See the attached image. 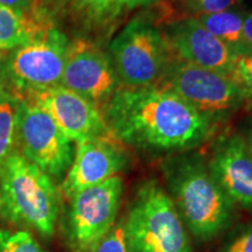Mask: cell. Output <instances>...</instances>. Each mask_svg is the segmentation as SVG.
<instances>
[{
  "label": "cell",
  "mask_w": 252,
  "mask_h": 252,
  "mask_svg": "<svg viewBox=\"0 0 252 252\" xmlns=\"http://www.w3.org/2000/svg\"><path fill=\"white\" fill-rule=\"evenodd\" d=\"M161 81L160 87L173 91L209 117L237 109L244 102L241 89L228 75L182 60L169 63Z\"/></svg>",
  "instance_id": "cell-9"
},
{
  "label": "cell",
  "mask_w": 252,
  "mask_h": 252,
  "mask_svg": "<svg viewBox=\"0 0 252 252\" xmlns=\"http://www.w3.org/2000/svg\"><path fill=\"white\" fill-rule=\"evenodd\" d=\"M69 47L70 42L61 31L45 26L6 58V80L24 94L60 84Z\"/></svg>",
  "instance_id": "cell-7"
},
{
  "label": "cell",
  "mask_w": 252,
  "mask_h": 252,
  "mask_svg": "<svg viewBox=\"0 0 252 252\" xmlns=\"http://www.w3.org/2000/svg\"><path fill=\"white\" fill-rule=\"evenodd\" d=\"M59 197L53 179L17 150L0 169V216L13 225L52 237Z\"/></svg>",
  "instance_id": "cell-3"
},
{
  "label": "cell",
  "mask_w": 252,
  "mask_h": 252,
  "mask_svg": "<svg viewBox=\"0 0 252 252\" xmlns=\"http://www.w3.org/2000/svg\"><path fill=\"white\" fill-rule=\"evenodd\" d=\"M122 195L123 180L115 175L75 194L69 200L65 235L72 252H93L115 225Z\"/></svg>",
  "instance_id": "cell-6"
},
{
  "label": "cell",
  "mask_w": 252,
  "mask_h": 252,
  "mask_svg": "<svg viewBox=\"0 0 252 252\" xmlns=\"http://www.w3.org/2000/svg\"><path fill=\"white\" fill-rule=\"evenodd\" d=\"M109 135L138 149L188 151L206 140L210 117L160 86L117 90L104 104Z\"/></svg>",
  "instance_id": "cell-1"
},
{
  "label": "cell",
  "mask_w": 252,
  "mask_h": 252,
  "mask_svg": "<svg viewBox=\"0 0 252 252\" xmlns=\"http://www.w3.org/2000/svg\"><path fill=\"white\" fill-rule=\"evenodd\" d=\"M93 252H130L123 219L100 239Z\"/></svg>",
  "instance_id": "cell-21"
},
{
  "label": "cell",
  "mask_w": 252,
  "mask_h": 252,
  "mask_svg": "<svg viewBox=\"0 0 252 252\" xmlns=\"http://www.w3.org/2000/svg\"><path fill=\"white\" fill-rule=\"evenodd\" d=\"M151 1L152 0H72V4L84 23L103 28Z\"/></svg>",
  "instance_id": "cell-16"
},
{
  "label": "cell",
  "mask_w": 252,
  "mask_h": 252,
  "mask_svg": "<svg viewBox=\"0 0 252 252\" xmlns=\"http://www.w3.org/2000/svg\"><path fill=\"white\" fill-rule=\"evenodd\" d=\"M229 76L241 89L244 100H252V54L238 55Z\"/></svg>",
  "instance_id": "cell-20"
},
{
  "label": "cell",
  "mask_w": 252,
  "mask_h": 252,
  "mask_svg": "<svg viewBox=\"0 0 252 252\" xmlns=\"http://www.w3.org/2000/svg\"><path fill=\"white\" fill-rule=\"evenodd\" d=\"M21 99L0 90V169L17 146V123Z\"/></svg>",
  "instance_id": "cell-18"
},
{
  "label": "cell",
  "mask_w": 252,
  "mask_h": 252,
  "mask_svg": "<svg viewBox=\"0 0 252 252\" xmlns=\"http://www.w3.org/2000/svg\"><path fill=\"white\" fill-rule=\"evenodd\" d=\"M208 168L232 204L252 209V153L242 135L216 144Z\"/></svg>",
  "instance_id": "cell-14"
},
{
  "label": "cell",
  "mask_w": 252,
  "mask_h": 252,
  "mask_svg": "<svg viewBox=\"0 0 252 252\" xmlns=\"http://www.w3.org/2000/svg\"><path fill=\"white\" fill-rule=\"evenodd\" d=\"M198 15L213 14L228 11L235 5L236 0H189Z\"/></svg>",
  "instance_id": "cell-22"
},
{
  "label": "cell",
  "mask_w": 252,
  "mask_h": 252,
  "mask_svg": "<svg viewBox=\"0 0 252 252\" xmlns=\"http://www.w3.org/2000/svg\"><path fill=\"white\" fill-rule=\"evenodd\" d=\"M127 163V157L111 135L90 138L77 143L76 154L62 182L63 196L68 200L84 189L117 175Z\"/></svg>",
  "instance_id": "cell-12"
},
{
  "label": "cell",
  "mask_w": 252,
  "mask_h": 252,
  "mask_svg": "<svg viewBox=\"0 0 252 252\" xmlns=\"http://www.w3.org/2000/svg\"><path fill=\"white\" fill-rule=\"evenodd\" d=\"M26 99L48 113L71 141L108 135L103 113L94 102L62 84L28 91Z\"/></svg>",
  "instance_id": "cell-10"
},
{
  "label": "cell",
  "mask_w": 252,
  "mask_h": 252,
  "mask_svg": "<svg viewBox=\"0 0 252 252\" xmlns=\"http://www.w3.org/2000/svg\"><path fill=\"white\" fill-rule=\"evenodd\" d=\"M220 252H252V225L232 238Z\"/></svg>",
  "instance_id": "cell-23"
},
{
  "label": "cell",
  "mask_w": 252,
  "mask_h": 252,
  "mask_svg": "<svg viewBox=\"0 0 252 252\" xmlns=\"http://www.w3.org/2000/svg\"><path fill=\"white\" fill-rule=\"evenodd\" d=\"M118 83L112 61L98 47L84 40L70 43L60 84L97 105L108 102Z\"/></svg>",
  "instance_id": "cell-11"
},
{
  "label": "cell",
  "mask_w": 252,
  "mask_h": 252,
  "mask_svg": "<svg viewBox=\"0 0 252 252\" xmlns=\"http://www.w3.org/2000/svg\"><path fill=\"white\" fill-rule=\"evenodd\" d=\"M168 45L151 21L132 19L110 45L116 74L126 88L156 86L169 64Z\"/></svg>",
  "instance_id": "cell-5"
},
{
  "label": "cell",
  "mask_w": 252,
  "mask_h": 252,
  "mask_svg": "<svg viewBox=\"0 0 252 252\" xmlns=\"http://www.w3.org/2000/svg\"><path fill=\"white\" fill-rule=\"evenodd\" d=\"M243 40L245 54H252V12L244 17Z\"/></svg>",
  "instance_id": "cell-24"
},
{
  "label": "cell",
  "mask_w": 252,
  "mask_h": 252,
  "mask_svg": "<svg viewBox=\"0 0 252 252\" xmlns=\"http://www.w3.org/2000/svg\"><path fill=\"white\" fill-rule=\"evenodd\" d=\"M6 58H7V56H6L5 52L0 50V90L4 89V88H2V84H4V82L6 81V77H5Z\"/></svg>",
  "instance_id": "cell-26"
},
{
  "label": "cell",
  "mask_w": 252,
  "mask_h": 252,
  "mask_svg": "<svg viewBox=\"0 0 252 252\" xmlns=\"http://www.w3.org/2000/svg\"><path fill=\"white\" fill-rule=\"evenodd\" d=\"M245 143H247L249 150H250V152L252 153V126L250 128H249V131L247 132V137H243Z\"/></svg>",
  "instance_id": "cell-27"
},
{
  "label": "cell",
  "mask_w": 252,
  "mask_h": 252,
  "mask_svg": "<svg viewBox=\"0 0 252 252\" xmlns=\"http://www.w3.org/2000/svg\"><path fill=\"white\" fill-rule=\"evenodd\" d=\"M0 252H46L26 230L0 229Z\"/></svg>",
  "instance_id": "cell-19"
},
{
  "label": "cell",
  "mask_w": 252,
  "mask_h": 252,
  "mask_svg": "<svg viewBox=\"0 0 252 252\" xmlns=\"http://www.w3.org/2000/svg\"><path fill=\"white\" fill-rule=\"evenodd\" d=\"M165 39L179 60L228 76L238 56L225 43L209 33L196 18L172 24Z\"/></svg>",
  "instance_id": "cell-13"
},
{
  "label": "cell",
  "mask_w": 252,
  "mask_h": 252,
  "mask_svg": "<svg viewBox=\"0 0 252 252\" xmlns=\"http://www.w3.org/2000/svg\"><path fill=\"white\" fill-rule=\"evenodd\" d=\"M196 19L209 33L225 43L235 54H245L243 15L232 9H228V11L219 12V13L200 15Z\"/></svg>",
  "instance_id": "cell-17"
},
{
  "label": "cell",
  "mask_w": 252,
  "mask_h": 252,
  "mask_svg": "<svg viewBox=\"0 0 252 252\" xmlns=\"http://www.w3.org/2000/svg\"><path fill=\"white\" fill-rule=\"evenodd\" d=\"M32 1L33 0H0V4L26 12L32 5Z\"/></svg>",
  "instance_id": "cell-25"
},
{
  "label": "cell",
  "mask_w": 252,
  "mask_h": 252,
  "mask_svg": "<svg viewBox=\"0 0 252 252\" xmlns=\"http://www.w3.org/2000/svg\"><path fill=\"white\" fill-rule=\"evenodd\" d=\"M123 223L130 252H193L188 230L157 181L138 189Z\"/></svg>",
  "instance_id": "cell-4"
},
{
  "label": "cell",
  "mask_w": 252,
  "mask_h": 252,
  "mask_svg": "<svg viewBox=\"0 0 252 252\" xmlns=\"http://www.w3.org/2000/svg\"><path fill=\"white\" fill-rule=\"evenodd\" d=\"M72 141L60 130L48 113L21 99L17 123L20 153L52 179H61L74 160Z\"/></svg>",
  "instance_id": "cell-8"
},
{
  "label": "cell",
  "mask_w": 252,
  "mask_h": 252,
  "mask_svg": "<svg viewBox=\"0 0 252 252\" xmlns=\"http://www.w3.org/2000/svg\"><path fill=\"white\" fill-rule=\"evenodd\" d=\"M45 27L27 12L0 4V50L8 52L30 42Z\"/></svg>",
  "instance_id": "cell-15"
},
{
  "label": "cell",
  "mask_w": 252,
  "mask_h": 252,
  "mask_svg": "<svg viewBox=\"0 0 252 252\" xmlns=\"http://www.w3.org/2000/svg\"><path fill=\"white\" fill-rule=\"evenodd\" d=\"M166 191L186 229L197 241L215 238L229 225L232 203L196 153L176 156L163 165Z\"/></svg>",
  "instance_id": "cell-2"
}]
</instances>
